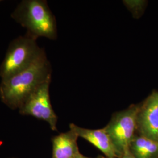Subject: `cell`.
Listing matches in <instances>:
<instances>
[{
  "instance_id": "6da1fadb",
  "label": "cell",
  "mask_w": 158,
  "mask_h": 158,
  "mask_svg": "<svg viewBox=\"0 0 158 158\" xmlns=\"http://www.w3.org/2000/svg\"><path fill=\"white\" fill-rule=\"evenodd\" d=\"M52 77V68L45 51L29 67L0 83V98L11 109L20 107L34 91Z\"/></svg>"
},
{
  "instance_id": "7a4b0ae2",
  "label": "cell",
  "mask_w": 158,
  "mask_h": 158,
  "mask_svg": "<svg viewBox=\"0 0 158 158\" xmlns=\"http://www.w3.org/2000/svg\"><path fill=\"white\" fill-rule=\"evenodd\" d=\"M11 17L26 29V34L36 40L40 37L57 39L56 19L46 1L23 0L12 12Z\"/></svg>"
},
{
  "instance_id": "3957f363",
  "label": "cell",
  "mask_w": 158,
  "mask_h": 158,
  "mask_svg": "<svg viewBox=\"0 0 158 158\" xmlns=\"http://www.w3.org/2000/svg\"><path fill=\"white\" fill-rule=\"evenodd\" d=\"M44 52L37 40L27 34L12 40L0 65L1 79H7L28 68Z\"/></svg>"
},
{
  "instance_id": "277c9868",
  "label": "cell",
  "mask_w": 158,
  "mask_h": 158,
  "mask_svg": "<svg viewBox=\"0 0 158 158\" xmlns=\"http://www.w3.org/2000/svg\"><path fill=\"white\" fill-rule=\"evenodd\" d=\"M139 104H132L124 110L114 113L103 128L120 158L129 149L130 143L137 134L136 117Z\"/></svg>"
},
{
  "instance_id": "5b68a950",
  "label": "cell",
  "mask_w": 158,
  "mask_h": 158,
  "mask_svg": "<svg viewBox=\"0 0 158 158\" xmlns=\"http://www.w3.org/2000/svg\"><path fill=\"white\" fill-rule=\"evenodd\" d=\"M52 77L34 91L19 108V112L23 115L32 116L46 122L51 130L57 131V117L51 104L49 87Z\"/></svg>"
},
{
  "instance_id": "8992f818",
  "label": "cell",
  "mask_w": 158,
  "mask_h": 158,
  "mask_svg": "<svg viewBox=\"0 0 158 158\" xmlns=\"http://www.w3.org/2000/svg\"><path fill=\"white\" fill-rule=\"evenodd\" d=\"M136 126L138 135L158 142V91L139 103Z\"/></svg>"
},
{
  "instance_id": "52a82bcc",
  "label": "cell",
  "mask_w": 158,
  "mask_h": 158,
  "mask_svg": "<svg viewBox=\"0 0 158 158\" xmlns=\"http://www.w3.org/2000/svg\"><path fill=\"white\" fill-rule=\"evenodd\" d=\"M70 129L73 130L79 137L89 142L108 158H119L109 136L104 130L87 129L74 124L69 125Z\"/></svg>"
},
{
  "instance_id": "ba28073f",
  "label": "cell",
  "mask_w": 158,
  "mask_h": 158,
  "mask_svg": "<svg viewBox=\"0 0 158 158\" xmlns=\"http://www.w3.org/2000/svg\"><path fill=\"white\" fill-rule=\"evenodd\" d=\"M78 138L72 129L54 136L52 139V158H76L80 153L77 145Z\"/></svg>"
},
{
  "instance_id": "9c48e42d",
  "label": "cell",
  "mask_w": 158,
  "mask_h": 158,
  "mask_svg": "<svg viewBox=\"0 0 158 158\" xmlns=\"http://www.w3.org/2000/svg\"><path fill=\"white\" fill-rule=\"evenodd\" d=\"M129 150L135 158H158V142L136 134Z\"/></svg>"
},
{
  "instance_id": "30bf717a",
  "label": "cell",
  "mask_w": 158,
  "mask_h": 158,
  "mask_svg": "<svg viewBox=\"0 0 158 158\" xmlns=\"http://www.w3.org/2000/svg\"><path fill=\"white\" fill-rule=\"evenodd\" d=\"M124 3L136 18L142 15L146 6V2L143 1H124Z\"/></svg>"
},
{
  "instance_id": "8fae6325",
  "label": "cell",
  "mask_w": 158,
  "mask_h": 158,
  "mask_svg": "<svg viewBox=\"0 0 158 158\" xmlns=\"http://www.w3.org/2000/svg\"><path fill=\"white\" fill-rule=\"evenodd\" d=\"M119 158H135L133 155L130 152V150L128 149V151H127L125 152L124 153V154H123V155Z\"/></svg>"
},
{
  "instance_id": "7c38bea8",
  "label": "cell",
  "mask_w": 158,
  "mask_h": 158,
  "mask_svg": "<svg viewBox=\"0 0 158 158\" xmlns=\"http://www.w3.org/2000/svg\"><path fill=\"white\" fill-rule=\"evenodd\" d=\"M75 158H89V157H87V156H85V155H82L81 153H80L79 155L76 157Z\"/></svg>"
},
{
  "instance_id": "4fadbf2b",
  "label": "cell",
  "mask_w": 158,
  "mask_h": 158,
  "mask_svg": "<svg viewBox=\"0 0 158 158\" xmlns=\"http://www.w3.org/2000/svg\"><path fill=\"white\" fill-rule=\"evenodd\" d=\"M97 158H108L107 157H106L105 156H102V155H99L97 156Z\"/></svg>"
},
{
  "instance_id": "5bb4252c",
  "label": "cell",
  "mask_w": 158,
  "mask_h": 158,
  "mask_svg": "<svg viewBox=\"0 0 158 158\" xmlns=\"http://www.w3.org/2000/svg\"><path fill=\"white\" fill-rule=\"evenodd\" d=\"M1 1H0V2H1Z\"/></svg>"
}]
</instances>
